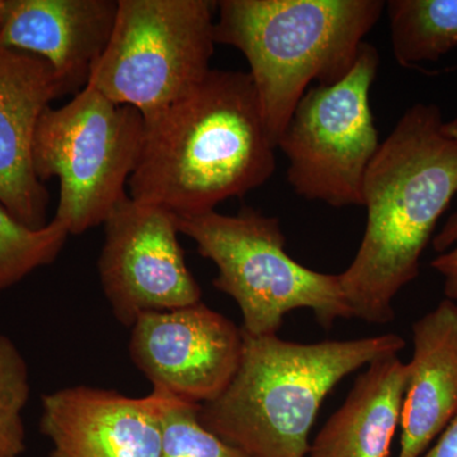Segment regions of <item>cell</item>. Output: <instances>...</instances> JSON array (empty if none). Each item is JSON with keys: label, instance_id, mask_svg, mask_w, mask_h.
Returning <instances> with one entry per match:
<instances>
[{"label": "cell", "instance_id": "6da1fadb", "mask_svg": "<svg viewBox=\"0 0 457 457\" xmlns=\"http://www.w3.org/2000/svg\"><path fill=\"white\" fill-rule=\"evenodd\" d=\"M456 194L457 137L440 107L414 104L380 144L363 179L368 224L356 257L339 275L354 318L393 320V300L420 275L423 251Z\"/></svg>", "mask_w": 457, "mask_h": 457}, {"label": "cell", "instance_id": "7a4b0ae2", "mask_svg": "<svg viewBox=\"0 0 457 457\" xmlns=\"http://www.w3.org/2000/svg\"><path fill=\"white\" fill-rule=\"evenodd\" d=\"M251 75L212 69L196 88L145 122L129 196L179 218L260 188L276 170Z\"/></svg>", "mask_w": 457, "mask_h": 457}, {"label": "cell", "instance_id": "3957f363", "mask_svg": "<svg viewBox=\"0 0 457 457\" xmlns=\"http://www.w3.org/2000/svg\"><path fill=\"white\" fill-rule=\"evenodd\" d=\"M233 380L200 405L204 428L249 457H308L321 403L343 378L398 354L405 341L381 335L350 341L295 343L249 336Z\"/></svg>", "mask_w": 457, "mask_h": 457}, {"label": "cell", "instance_id": "277c9868", "mask_svg": "<svg viewBox=\"0 0 457 457\" xmlns=\"http://www.w3.org/2000/svg\"><path fill=\"white\" fill-rule=\"evenodd\" d=\"M383 0H221L216 44L249 64L270 139L279 137L312 83L333 86L353 68Z\"/></svg>", "mask_w": 457, "mask_h": 457}, {"label": "cell", "instance_id": "5b68a950", "mask_svg": "<svg viewBox=\"0 0 457 457\" xmlns=\"http://www.w3.org/2000/svg\"><path fill=\"white\" fill-rule=\"evenodd\" d=\"M180 234L218 267L213 287L236 300L249 336L278 335L286 314L309 309L324 328L353 318L339 275L303 266L286 251L278 218L251 207L237 215L216 210L179 218Z\"/></svg>", "mask_w": 457, "mask_h": 457}, {"label": "cell", "instance_id": "8992f818", "mask_svg": "<svg viewBox=\"0 0 457 457\" xmlns=\"http://www.w3.org/2000/svg\"><path fill=\"white\" fill-rule=\"evenodd\" d=\"M145 120L87 86L62 107H47L33 140V170L41 180L59 179L55 220L79 236L104 224L128 195L139 163Z\"/></svg>", "mask_w": 457, "mask_h": 457}, {"label": "cell", "instance_id": "52a82bcc", "mask_svg": "<svg viewBox=\"0 0 457 457\" xmlns=\"http://www.w3.org/2000/svg\"><path fill=\"white\" fill-rule=\"evenodd\" d=\"M212 0H119L116 23L88 86L137 108L145 122L185 98L212 71Z\"/></svg>", "mask_w": 457, "mask_h": 457}, {"label": "cell", "instance_id": "ba28073f", "mask_svg": "<svg viewBox=\"0 0 457 457\" xmlns=\"http://www.w3.org/2000/svg\"><path fill=\"white\" fill-rule=\"evenodd\" d=\"M378 65V50L365 42L350 73L300 99L278 143L297 196L336 209L362 206L363 179L381 144L370 106Z\"/></svg>", "mask_w": 457, "mask_h": 457}, {"label": "cell", "instance_id": "9c48e42d", "mask_svg": "<svg viewBox=\"0 0 457 457\" xmlns=\"http://www.w3.org/2000/svg\"><path fill=\"white\" fill-rule=\"evenodd\" d=\"M98 273L114 317L132 327L140 315L200 303L179 240V216L154 204L121 198L104 221Z\"/></svg>", "mask_w": 457, "mask_h": 457}, {"label": "cell", "instance_id": "30bf717a", "mask_svg": "<svg viewBox=\"0 0 457 457\" xmlns=\"http://www.w3.org/2000/svg\"><path fill=\"white\" fill-rule=\"evenodd\" d=\"M243 347L242 328L203 302L140 315L129 343L132 362L154 389L197 405L227 389Z\"/></svg>", "mask_w": 457, "mask_h": 457}, {"label": "cell", "instance_id": "8fae6325", "mask_svg": "<svg viewBox=\"0 0 457 457\" xmlns=\"http://www.w3.org/2000/svg\"><path fill=\"white\" fill-rule=\"evenodd\" d=\"M171 394L130 398L99 387H64L42 395L40 429L49 457H161L163 411Z\"/></svg>", "mask_w": 457, "mask_h": 457}, {"label": "cell", "instance_id": "7c38bea8", "mask_svg": "<svg viewBox=\"0 0 457 457\" xmlns=\"http://www.w3.org/2000/svg\"><path fill=\"white\" fill-rule=\"evenodd\" d=\"M46 60L0 47V204L31 228L46 227L49 192L33 170L41 114L64 97Z\"/></svg>", "mask_w": 457, "mask_h": 457}, {"label": "cell", "instance_id": "4fadbf2b", "mask_svg": "<svg viewBox=\"0 0 457 457\" xmlns=\"http://www.w3.org/2000/svg\"><path fill=\"white\" fill-rule=\"evenodd\" d=\"M117 11L119 0H11L0 47L46 60L75 96L107 49Z\"/></svg>", "mask_w": 457, "mask_h": 457}, {"label": "cell", "instance_id": "5bb4252c", "mask_svg": "<svg viewBox=\"0 0 457 457\" xmlns=\"http://www.w3.org/2000/svg\"><path fill=\"white\" fill-rule=\"evenodd\" d=\"M413 356L400 413L398 457H420L457 413V303L445 299L413 324Z\"/></svg>", "mask_w": 457, "mask_h": 457}, {"label": "cell", "instance_id": "9a60e30c", "mask_svg": "<svg viewBox=\"0 0 457 457\" xmlns=\"http://www.w3.org/2000/svg\"><path fill=\"white\" fill-rule=\"evenodd\" d=\"M405 385L407 363L398 354L372 361L319 431L308 456L389 457Z\"/></svg>", "mask_w": 457, "mask_h": 457}, {"label": "cell", "instance_id": "2e32d148", "mask_svg": "<svg viewBox=\"0 0 457 457\" xmlns=\"http://www.w3.org/2000/svg\"><path fill=\"white\" fill-rule=\"evenodd\" d=\"M385 9L394 57L403 68L437 62L457 49V0H389Z\"/></svg>", "mask_w": 457, "mask_h": 457}, {"label": "cell", "instance_id": "e0dca14e", "mask_svg": "<svg viewBox=\"0 0 457 457\" xmlns=\"http://www.w3.org/2000/svg\"><path fill=\"white\" fill-rule=\"evenodd\" d=\"M69 236L55 219L41 228L26 227L0 204V293L55 262Z\"/></svg>", "mask_w": 457, "mask_h": 457}, {"label": "cell", "instance_id": "ac0fdd59", "mask_svg": "<svg viewBox=\"0 0 457 457\" xmlns=\"http://www.w3.org/2000/svg\"><path fill=\"white\" fill-rule=\"evenodd\" d=\"M31 395L29 366L7 336L0 333V457H20L26 450L23 411Z\"/></svg>", "mask_w": 457, "mask_h": 457}, {"label": "cell", "instance_id": "d6986e66", "mask_svg": "<svg viewBox=\"0 0 457 457\" xmlns=\"http://www.w3.org/2000/svg\"><path fill=\"white\" fill-rule=\"evenodd\" d=\"M198 411L200 405L170 396L163 411L161 457H249L204 428Z\"/></svg>", "mask_w": 457, "mask_h": 457}, {"label": "cell", "instance_id": "ffe728a7", "mask_svg": "<svg viewBox=\"0 0 457 457\" xmlns=\"http://www.w3.org/2000/svg\"><path fill=\"white\" fill-rule=\"evenodd\" d=\"M433 248L441 254L432 261V269L444 278L446 299L457 303V212L433 239Z\"/></svg>", "mask_w": 457, "mask_h": 457}, {"label": "cell", "instance_id": "44dd1931", "mask_svg": "<svg viewBox=\"0 0 457 457\" xmlns=\"http://www.w3.org/2000/svg\"><path fill=\"white\" fill-rule=\"evenodd\" d=\"M425 457H457V413Z\"/></svg>", "mask_w": 457, "mask_h": 457}, {"label": "cell", "instance_id": "7402d4cb", "mask_svg": "<svg viewBox=\"0 0 457 457\" xmlns=\"http://www.w3.org/2000/svg\"><path fill=\"white\" fill-rule=\"evenodd\" d=\"M9 11H11V0H0V36L7 23Z\"/></svg>", "mask_w": 457, "mask_h": 457}, {"label": "cell", "instance_id": "603a6c76", "mask_svg": "<svg viewBox=\"0 0 457 457\" xmlns=\"http://www.w3.org/2000/svg\"><path fill=\"white\" fill-rule=\"evenodd\" d=\"M447 129H449V131L453 137H457V117L455 120H453V121L447 122Z\"/></svg>", "mask_w": 457, "mask_h": 457}]
</instances>
